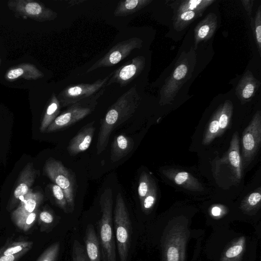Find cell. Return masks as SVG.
<instances>
[{
	"label": "cell",
	"mask_w": 261,
	"mask_h": 261,
	"mask_svg": "<svg viewBox=\"0 0 261 261\" xmlns=\"http://www.w3.org/2000/svg\"><path fill=\"white\" fill-rule=\"evenodd\" d=\"M33 244L32 242L20 241L6 245L0 249V256L11 255L25 250L29 251Z\"/></svg>",
	"instance_id": "28"
},
{
	"label": "cell",
	"mask_w": 261,
	"mask_h": 261,
	"mask_svg": "<svg viewBox=\"0 0 261 261\" xmlns=\"http://www.w3.org/2000/svg\"><path fill=\"white\" fill-rule=\"evenodd\" d=\"M39 219L44 229L53 227L55 219L54 215L50 212L46 210L42 211L39 214Z\"/></svg>",
	"instance_id": "39"
},
{
	"label": "cell",
	"mask_w": 261,
	"mask_h": 261,
	"mask_svg": "<svg viewBox=\"0 0 261 261\" xmlns=\"http://www.w3.org/2000/svg\"><path fill=\"white\" fill-rule=\"evenodd\" d=\"M106 88L93 96L68 106L49 125L45 132L50 133L68 127L91 114L97 105L98 99L103 95Z\"/></svg>",
	"instance_id": "4"
},
{
	"label": "cell",
	"mask_w": 261,
	"mask_h": 261,
	"mask_svg": "<svg viewBox=\"0 0 261 261\" xmlns=\"http://www.w3.org/2000/svg\"><path fill=\"white\" fill-rule=\"evenodd\" d=\"M43 199V196L41 192H34L32 189H31L21 199L17 208L12 213L11 218L13 221H14L38 210Z\"/></svg>",
	"instance_id": "16"
},
{
	"label": "cell",
	"mask_w": 261,
	"mask_h": 261,
	"mask_svg": "<svg viewBox=\"0 0 261 261\" xmlns=\"http://www.w3.org/2000/svg\"><path fill=\"white\" fill-rule=\"evenodd\" d=\"M202 14V12L190 11L174 14L173 17L174 29L177 31L183 30L195 19L201 17Z\"/></svg>",
	"instance_id": "25"
},
{
	"label": "cell",
	"mask_w": 261,
	"mask_h": 261,
	"mask_svg": "<svg viewBox=\"0 0 261 261\" xmlns=\"http://www.w3.org/2000/svg\"><path fill=\"white\" fill-rule=\"evenodd\" d=\"M177 62L174 70L166 80L161 91L160 102L163 105L171 101L184 83L188 80V76L192 74V62L187 57L181 58Z\"/></svg>",
	"instance_id": "7"
},
{
	"label": "cell",
	"mask_w": 261,
	"mask_h": 261,
	"mask_svg": "<svg viewBox=\"0 0 261 261\" xmlns=\"http://www.w3.org/2000/svg\"><path fill=\"white\" fill-rule=\"evenodd\" d=\"M222 212V208L219 205H215L211 209V214L213 216H220Z\"/></svg>",
	"instance_id": "42"
},
{
	"label": "cell",
	"mask_w": 261,
	"mask_h": 261,
	"mask_svg": "<svg viewBox=\"0 0 261 261\" xmlns=\"http://www.w3.org/2000/svg\"><path fill=\"white\" fill-rule=\"evenodd\" d=\"M134 141L129 137L125 135H119L115 137L111 151V160L112 162H117L125 157L133 149Z\"/></svg>",
	"instance_id": "21"
},
{
	"label": "cell",
	"mask_w": 261,
	"mask_h": 261,
	"mask_svg": "<svg viewBox=\"0 0 261 261\" xmlns=\"http://www.w3.org/2000/svg\"><path fill=\"white\" fill-rule=\"evenodd\" d=\"M218 26L217 17L214 13H210L201 20L194 29V48L198 44L212 38Z\"/></svg>",
	"instance_id": "17"
},
{
	"label": "cell",
	"mask_w": 261,
	"mask_h": 261,
	"mask_svg": "<svg viewBox=\"0 0 261 261\" xmlns=\"http://www.w3.org/2000/svg\"><path fill=\"white\" fill-rule=\"evenodd\" d=\"M37 214L38 210L27 216L15 220L14 222L20 229L27 231L32 226L36 221Z\"/></svg>",
	"instance_id": "36"
},
{
	"label": "cell",
	"mask_w": 261,
	"mask_h": 261,
	"mask_svg": "<svg viewBox=\"0 0 261 261\" xmlns=\"http://www.w3.org/2000/svg\"><path fill=\"white\" fill-rule=\"evenodd\" d=\"M8 6L16 15L39 22L53 20L58 15L43 4L32 0L9 1Z\"/></svg>",
	"instance_id": "9"
},
{
	"label": "cell",
	"mask_w": 261,
	"mask_h": 261,
	"mask_svg": "<svg viewBox=\"0 0 261 261\" xmlns=\"http://www.w3.org/2000/svg\"><path fill=\"white\" fill-rule=\"evenodd\" d=\"M260 85L250 71H247L239 81L236 88V94L242 103L249 101Z\"/></svg>",
	"instance_id": "14"
},
{
	"label": "cell",
	"mask_w": 261,
	"mask_h": 261,
	"mask_svg": "<svg viewBox=\"0 0 261 261\" xmlns=\"http://www.w3.org/2000/svg\"><path fill=\"white\" fill-rule=\"evenodd\" d=\"M101 217L98 222L99 241L103 261H116V244L113 232V194L106 189L100 199Z\"/></svg>",
	"instance_id": "2"
},
{
	"label": "cell",
	"mask_w": 261,
	"mask_h": 261,
	"mask_svg": "<svg viewBox=\"0 0 261 261\" xmlns=\"http://www.w3.org/2000/svg\"><path fill=\"white\" fill-rule=\"evenodd\" d=\"M153 181V180L146 172L144 171L142 172L140 176L138 188L140 203H142L144 198L149 191Z\"/></svg>",
	"instance_id": "31"
},
{
	"label": "cell",
	"mask_w": 261,
	"mask_h": 261,
	"mask_svg": "<svg viewBox=\"0 0 261 261\" xmlns=\"http://www.w3.org/2000/svg\"><path fill=\"white\" fill-rule=\"evenodd\" d=\"M85 250L89 261H101V253L98 238L91 224L87 225L84 238Z\"/></svg>",
	"instance_id": "19"
},
{
	"label": "cell",
	"mask_w": 261,
	"mask_h": 261,
	"mask_svg": "<svg viewBox=\"0 0 261 261\" xmlns=\"http://www.w3.org/2000/svg\"><path fill=\"white\" fill-rule=\"evenodd\" d=\"M93 123L87 124L70 141L67 149L70 155H76L88 149L95 131Z\"/></svg>",
	"instance_id": "15"
},
{
	"label": "cell",
	"mask_w": 261,
	"mask_h": 261,
	"mask_svg": "<svg viewBox=\"0 0 261 261\" xmlns=\"http://www.w3.org/2000/svg\"><path fill=\"white\" fill-rule=\"evenodd\" d=\"M113 221L120 261H127L130 246L132 226L129 213L120 193L116 197Z\"/></svg>",
	"instance_id": "3"
},
{
	"label": "cell",
	"mask_w": 261,
	"mask_h": 261,
	"mask_svg": "<svg viewBox=\"0 0 261 261\" xmlns=\"http://www.w3.org/2000/svg\"><path fill=\"white\" fill-rule=\"evenodd\" d=\"M244 243V239L242 238L230 246L225 252L224 261H231L239 257L243 251Z\"/></svg>",
	"instance_id": "32"
},
{
	"label": "cell",
	"mask_w": 261,
	"mask_h": 261,
	"mask_svg": "<svg viewBox=\"0 0 261 261\" xmlns=\"http://www.w3.org/2000/svg\"><path fill=\"white\" fill-rule=\"evenodd\" d=\"M222 105H220L211 118L203 135L202 143L209 145L217 137L219 136V117Z\"/></svg>",
	"instance_id": "26"
},
{
	"label": "cell",
	"mask_w": 261,
	"mask_h": 261,
	"mask_svg": "<svg viewBox=\"0 0 261 261\" xmlns=\"http://www.w3.org/2000/svg\"><path fill=\"white\" fill-rule=\"evenodd\" d=\"M136 85L120 96L108 109L101 122L96 144V152L101 153L106 148L112 132L130 118L141 102Z\"/></svg>",
	"instance_id": "1"
},
{
	"label": "cell",
	"mask_w": 261,
	"mask_h": 261,
	"mask_svg": "<svg viewBox=\"0 0 261 261\" xmlns=\"http://www.w3.org/2000/svg\"><path fill=\"white\" fill-rule=\"evenodd\" d=\"M227 160L236 180L242 178V159L240 153L239 136L236 132L232 136L228 150Z\"/></svg>",
	"instance_id": "18"
},
{
	"label": "cell",
	"mask_w": 261,
	"mask_h": 261,
	"mask_svg": "<svg viewBox=\"0 0 261 261\" xmlns=\"http://www.w3.org/2000/svg\"><path fill=\"white\" fill-rule=\"evenodd\" d=\"M142 43V40L138 37H132L119 42L93 64L86 73H89L98 68L115 65L126 58L133 50L141 48Z\"/></svg>",
	"instance_id": "10"
},
{
	"label": "cell",
	"mask_w": 261,
	"mask_h": 261,
	"mask_svg": "<svg viewBox=\"0 0 261 261\" xmlns=\"http://www.w3.org/2000/svg\"><path fill=\"white\" fill-rule=\"evenodd\" d=\"M72 261H89L85 247L77 240L73 241L72 248Z\"/></svg>",
	"instance_id": "37"
},
{
	"label": "cell",
	"mask_w": 261,
	"mask_h": 261,
	"mask_svg": "<svg viewBox=\"0 0 261 261\" xmlns=\"http://www.w3.org/2000/svg\"><path fill=\"white\" fill-rule=\"evenodd\" d=\"M84 2V1L83 0H75V1H69L68 3V4L70 5V6H73V5H79L81 3H82Z\"/></svg>",
	"instance_id": "43"
},
{
	"label": "cell",
	"mask_w": 261,
	"mask_h": 261,
	"mask_svg": "<svg viewBox=\"0 0 261 261\" xmlns=\"http://www.w3.org/2000/svg\"><path fill=\"white\" fill-rule=\"evenodd\" d=\"M157 198V188L154 181L151 188L141 203L142 209L145 213H148L153 207Z\"/></svg>",
	"instance_id": "33"
},
{
	"label": "cell",
	"mask_w": 261,
	"mask_h": 261,
	"mask_svg": "<svg viewBox=\"0 0 261 261\" xmlns=\"http://www.w3.org/2000/svg\"><path fill=\"white\" fill-rule=\"evenodd\" d=\"M215 0H182L176 1L172 3L171 7L173 9L174 14L186 11H204Z\"/></svg>",
	"instance_id": "22"
},
{
	"label": "cell",
	"mask_w": 261,
	"mask_h": 261,
	"mask_svg": "<svg viewBox=\"0 0 261 261\" xmlns=\"http://www.w3.org/2000/svg\"><path fill=\"white\" fill-rule=\"evenodd\" d=\"M37 171L32 162H29L24 167L19 175L16 185L9 205L10 208H13L19 200L25 195L31 189L36 178Z\"/></svg>",
	"instance_id": "12"
},
{
	"label": "cell",
	"mask_w": 261,
	"mask_h": 261,
	"mask_svg": "<svg viewBox=\"0 0 261 261\" xmlns=\"http://www.w3.org/2000/svg\"><path fill=\"white\" fill-rule=\"evenodd\" d=\"M163 175L176 185L187 190L200 192L204 190L201 182L190 173L178 169L162 170Z\"/></svg>",
	"instance_id": "13"
},
{
	"label": "cell",
	"mask_w": 261,
	"mask_h": 261,
	"mask_svg": "<svg viewBox=\"0 0 261 261\" xmlns=\"http://www.w3.org/2000/svg\"><path fill=\"white\" fill-rule=\"evenodd\" d=\"M178 243L176 241L171 242L168 244L166 250L167 261H180V253Z\"/></svg>",
	"instance_id": "38"
},
{
	"label": "cell",
	"mask_w": 261,
	"mask_h": 261,
	"mask_svg": "<svg viewBox=\"0 0 261 261\" xmlns=\"http://www.w3.org/2000/svg\"><path fill=\"white\" fill-rule=\"evenodd\" d=\"M51 190L56 202L65 213L69 212L65 194L62 189L56 184L51 185Z\"/></svg>",
	"instance_id": "35"
},
{
	"label": "cell",
	"mask_w": 261,
	"mask_h": 261,
	"mask_svg": "<svg viewBox=\"0 0 261 261\" xmlns=\"http://www.w3.org/2000/svg\"><path fill=\"white\" fill-rule=\"evenodd\" d=\"M112 74V72L105 78L98 79L92 84L81 83L67 86L57 96L61 108L67 107L93 96L106 88Z\"/></svg>",
	"instance_id": "6"
},
{
	"label": "cell",
	"mask_w": 261,
	"mask_h": 261,
	"mask_svg": "<svg viewBox=\"0 0 261 261\" xmlns=\"http://www.w3.org/2000/svg\"><path fill=\"white\" fill-rule=\"evenodd\" d=\"M43 171L48 177L63 191L69 212L74 207V179L70 171L60 161L53 159L46 161Z\"/></svg>",
	"instance_id": "5"
},
{
	"label": "cell",
	"mask_w": 261,
	"mask_h": 261,
	"mask_svg": "<svg viewBox=\"0 0 261 261\" xmlns=\"http://www.w3.org/2000/svg\"><path fill=\"white\" fill-rule=\"evenodd\" d=\"M61 106L60 102L55 93H53L48 101L39 129L40 132L44 133L46 131L49 125L59 115Z\"/></svg>",
	"instance_id": "24"
},
{
	"label": "cell",
	"mask_w": 261,
	"mask_h": 261,
	"mask_svg": "<svg viewBox=\"0 0 261 261\" xmlns=\"http://www.w3.org/2000/svg\"><path fill=\"white\" fill-rule=\"evenodd\" d=\"M152 1V0L120 1L117 4L114 15L116 17L127 16L142 9Z\"/></svg>",
	"instance_id": "23"
},
{
	"label": "cell",
	"mask_w": 261,
	"mask_h": 261,
	"mask_svg": "<svg viewBox=\"0 0 261 261\" xmlns=\"http://www.w3.org/2000/svg\"><path fill=\"white\" fill-rule=\"evenodd\" d=\"M250 25L255 38L260 57H261V5L256 11L255 17L250 18Z\"/></svg>",
	"instance_id": "29"
},
{
	"label": "cell",
	"mask_w": 261,
	"mask_h": 261,
	"mask_svg": "<svg viewBox=\"0 0 261 261\" xmlns=\"http://www.w3.org/2000/svg\"><path fill=\"white\" fill-rule=\"evenodd\" d=\"M261 200V190L259 187L243 200L241 206L245 211H249L259 206Z\"/></svg>",
	"instance_id": "30"
},
{
	"label": "cell",
	"mask_w": 261,
	"mask_h": 261,
	"mask_svg": "<svg viewBox=\"0 0 261 261\" xmlns=\"http://www.w3.org/2000/svg\"><path fill=\"white\" fill-rule=\"evenodd\" d=\"M233 106L229 100H226L222 105L219 117V136L221 135L228 127L233 113Z\"/></svg>",
	"instance_id": "27"
},
{
	"label": "cell",
	"mask_w": 261,
	"mask_h": 261,
	"mask_svg": "<svg viewBox=\"0 0 261 261\" xmlns=\"http://www.w3.org/2000/svg\"><path fill=\"white\" fill-rule=\"evenodd\" d=\"M261 143V112L257 111L244 130L242 138V162L249 164L257 153Z\"/></svg>",
	"instance_id": "8"
},
{
	"label": "cell",
	"mask_w": 261,
	"mask_h": 261,
	"mask_svg": "<svg viewBox=\"0 0 261 261\" xmlns=\"http://www.w3.org/2000/svg\"><path fill=\"white\" fill-rule=\"evenodd\" d=\"M44 76L42 72L30 63H23L10 69L6 77L10 80L22 78L27 80H37Z\"/></svg>",
	"instance_id": "20"
},
{
	"label": "cell",
	"mask_w": 261,
	"mask_h": 261,
	"mask_svg": "<svg viewBox=\"0 0 261 261\" xmlns=\"http://www.w3.org/2000/svg\"><path fill=\"white\" fill-rule=\"evenodd\" d=\"M145 66V58L137 56L124 63L112 72L106 86L116 83L121 87L126 86L137 78Z\"/></svg>",
	"instance_id": "11"
},
{
	"label": "cell",
	"mask_w": 261,
	"mask_h": 261,
	"mask_svg": "<svg viewBox=\"0 0 261 261\" xmlns=\"http://www.w3.org/2000/svg\"><path fill=\"white\" fill-rule=\"evenodd\" d=\"M253 0H241L242 6L247 12L250 18L251 17L252 9L253 6Z\"/></svg>",
	"instance_id": "41"
},
{
	"label": "cell",
	"mask_w": 261,
	"mask_h": 261,
	"mask_svg": "<svg viewBox=\"0 0 261 261\" xmlns=\"http://www.w3.org/2000/svg\"><path fill=\"white\" fill-rule=\"evenodd\" d=\"M28 251L25 250L15 254L0 256V261H17Z\"/></svg>",
	"instance_id": "40"
},
{
	"label": "cell",
	"mask_w": 261,
	"mask_h": 261,
	"mask_svg": "<svg viewBox=\"0 0 261 261\" xmlns=\"http://www.w3.org/2000/svg\"><path fill=\"white\" fill-rule=\"evenodd\" d=\"M60 250V242H55L46 248L36 261H57Z\"/></svg>",
	"instance_id": "34"
}]
</instances>
